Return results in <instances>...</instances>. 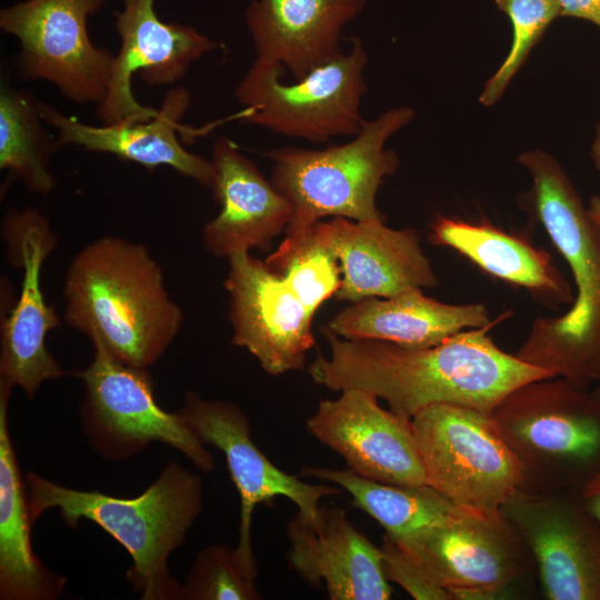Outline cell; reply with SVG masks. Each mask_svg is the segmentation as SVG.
<instances>
[{
    "mask_svg": "<svg viewBox=\"0 0 600 600\" xmlns=\"http://www.w3.org/2000/svg\"><path fill=\"white\" fill-rule=\"evenodd\" d=\"M63 296L71 328L137 368L166 352L183 320L148 248L120 237L96 239L74 256Z\"/></svg>",
    "mask_w": 600,
    "mask_h": 600,
    "instance_id": "3",
    "label": "cell"
},
{
    "mask_svg": "<svg viewBox=\"0 0 600 600\" xmlns=\"http://www.w3.org/2000/svg\"><path fill=\"white\" fill-rule=\"evenodd\" d=\"M518 162L531 178L528 209L570 267L577 297L557 318H539L516 356L586 389L600 370V227L559 161L542 150Z\"/></svg>",
    "mask_w": 600,
    "mask_h": 600,
    "instance_id": "2",
    "label": "cell"
},
{
    "mask_svg": "<svg viewBox=\"0 0 600 600\" xmlns=\"http://www.w3.org/2000/svg\"><path fill=\"white\" fill-rule=\"evenodd\" d=\"M91 363L76 376L82 379L83 430L103 458L122 460L160 442L184 454L204 473L214 470V459L182 417L163 410L156 401L147 368L116 359L100 342H92Z\"/></svg>",
    "mask_w": 600,
    "mask_h": 600,
    "instance_id": "10",
    "label": "cell"
},
{
    "mask_svg": "<svg viewBox=\"0 0 600 600\" xmlns=\"http://www.w3.org/2000/svg\"><path fill=\"white\" fill-rule=\"evenodd\" d=\"M491 417L530 491H577L600 470V402L561 377L523 383Z\"/></svg>",
    "mask_w": 600,
    "mask_h": 600,
    "instance_id": "7",
    "label": "cell"
},
{
    "mask_svg": "<svg viewBox=\"0 0 600 600\" xmlns=\"http://www.w3.org/2000/svg\"><path fill=\"white\" fill-rule=\"evenodd\" d=\"M528 547L548 600H600V520L577 491L518 489L500 509Z\"/></svg>",
    "mask_w": 600,
    "mask_h": 600,
    "instance_id": "12",
    "label": "cell"
},
{
    "mask_svg": "<svg viewBox=\"0 0 600 600\" xmlns=\"http://www.w3.org/2000/svg\"><path fill=\"white\" fill-rule=\"evenodd\" d=\"M496 6L510 19L512 41L507 57L486 82L479 98L487 107L500 99L532 48L540 41L552 21L560 17L557 0H496Z\"/></svg>",
    "mask_w": 600,
    "mask_h": 600,
    "instance_id": "30",
    "label": "cell"
},
{
    "mask_svg": "<svg viewBox=\"0 0 600 600\" xmlns=\"http://www.w3.org/2000/svg\"><path fill=\"white\" fill-rule=\"evenodd\" d=\"M318 403L307 431L338 453L353 473L383 483L427 484L411 419L379 406L357 388Z\"/></svg>",
    "mask_w": 600,
    "mask_h": 600,
    "instance_id": "16",
    "label": "cell"
},
{
    "mask_svg": "<svg viewBox=\"0 0 600 600\" xmlns=\"http://www.w3.org/2000/svg\"><path fill=\"white\" fill-rule=\"evenodd\" d=\"M492 326L461 331L428 348L342 340L323 331L330 356L318 354L309 374L332 391L366 390L409 419L434 404L491 412L517 387L552 378L548 371L502 351L488 333Z\"/></svg>",
    "mask_w": 600,
    "mask_h": 600,
    "instance_id": "1",
    "label": "cell"
},
{
    "mask_svg": "<svg viewBox=\"0 0 600 600\" xmlns=\"http://www.w3.org/2000/svg\"><path fill=\"white\" fill-rule=\"evenodd\" d=\"M10 391L0 384V599L52 600L61 596L67 579L46 568L31 547L27 487L8 429Z\"/></svg>",
    "mask_w": 600,
    "mask_h": 600,
    "instance_id": "25",
    "label": "cell"
},
{
    "mask_svg": "<svg viewBox=\"0 0 600 600\" xmlns=\"http://www.w3.org/2000/svg\"><path fill=\"white\" fill-rule=\"evenodd\" d=\"M584 506L600 520V470L581 488Z\"/></svg>",
    "mask_w": 600,
    "mask_h": 600,
    "instance_id": "32",
    "label": "cell"
},
{
    "mask_svg": "<svg viewBox=\"0 0 600 600\" xmlns=\"http://www.w3.org/2000/svg\"><path fill=\"white\" fill-rule=\"evenodd\" d=\"M350 42L349 51L292 83L282 81L281 64L256 57L234 91L244 107L240 121L314 144L356 136L364 120L368 54L360 39Z\"/></svg>",
    "mask_w": 600,
    "mask_h": 600,
    "instance_id": "8",
    "label": "cell"
},
{
    "mask_svg": "<svg viewBox=\"0 0 600 600\" xmlns=\"http://www.w3.org/2000/svg\"><path fill=\"white\" fill-rule=\"evenodd\" d=\"M44 124L39 101L31 93L1 84L0 169L20 178L36 194H48L56 188L50 166L58 146Z\"/></svg>",
    "mask_w": 600,
    "mask_h": 600,
    "instance_id": "27",
    "label": "cell"
},
{
    "mask_svg": "<svg viewBox=\"0 0 600 600\" xmlns=\"http://www.w3.org/2000/svg\"><path fill=\"white\" fill-rule=\"evenodd\" d=\"M591 392L594 396V398L600 402V370L593 383V388L591 389Z\"/></svg>",
    "mask_w": 600,
    "mask_h": 600,
    "instance_id": "35",
    "label": "cell"
},
{
    "mask_svg": "<svg viewBox=\"0 0 600 600\" xmlns=\"http://www.w3.org/2000/svg\"><path fill=\"white\" fill-rule=\"evenodd\" d=\"M430 241L456 250L488 274L526 289L548 307L571 306L574 300L569 282L546 250L490 223L438 217L431 224Z\"/></svg>",
    "mask_w": 600,
    "mask_h": 600,
    "instance_id": "24",
    "label": "cell"
},
{
    "mask_svg": "<svg viewBox=\"0 0 600 600\" xmlns=\"http://www.w3.org/2000/svg\"><path fill=\"white\" fill-rule=\"evenodd\" d=\"M26 487L32 523L49 509H58L69 527H77L81 519L94 522L130 554L133 563L127 579L141 599H181L182 584L171 576L168 558L202 511L198 473L170 462L134 498L67 488L34 472L27 474Z\"/></svg>",
    "mask_w": 600,
    "mask_h": 600,
    "instance_id": "4",
    "label": "cell"
},
{
    "mask_svg": "<svg viewBox=\"0 0 600 600\" xmlns=\"http://www.w3.org/2000/svg\"><path fill=\"white\" fill-rule=\"evenodd\" d=\"M266 266L286 279L314 311L340 288V264L311 227L300 237H286Z\"/></svg>",
    "mask_w": 600,
    "mask_h": 600,
    "instance_id": "28",
    "label": "cell"
},
{
    "mask_svg": "<svg viewBox=\"0 0 600 600\" xmlns=\"http://www.w3.org/2000/svg\"><path fill=\"white\" fill-rule=\"evenodd\" d=\"M382 568L418 600L497 599L536 569L501 510L461 508L403 536L383 534Z\"/></svg>",
    "mask_w": 600,
    "mask_h": 600,
    "instance_id": "5",
    "label": "cell"
},
{
    "mask_svg": "<svg viewBox=\"0 0 600 600\" xmlns=\"http://www.w3.org/2000/svg\"><path fill=\"white\" fill-rule=\"evenodd\" d=\"M367 0H253L246 26L256 57L274 61L293 81L343 51V27L364 9Z\"/></svg>",
    "mask_w": 600,
    "mask_h": 600,
    "instance_id": "22",
    "label": "cell"
},
{
    "mask_svg": "<svg viewBox=\"0 0 600 600\" xmlns=\"http://www.w3.org/2000/svg\"><path fill=\"white\" fill-rule=\"evenodd\" d=\"M591 159L594 168L600 173V122L597 124L596 134L591 147Z\"/></svg>",
    "mask_w": 600,
    "mask_h": 600,
    "instance_id": "33",
    "label": "cell"
},
{
    "mask_svg": "<svg viewBox=\"0 0 600 600\" xmlns=\"http://www.w3.org/2000/svg\"><path fill=\"white\" fill-rule=\"evenodd\" d=\"M560 17L587 20L600 28V0H557Z\"/></svg>",
    "mask_w": 600,
    "mask_h": 600,
    "instance_id": "31",
    "label": "cell"
},
{
    "mask_svg": "<svg viewBox=\"0 0 600 600\" xmlns=\"http://www.w3.org/2000/svg\"><path fill=\"white\" fill-rule=\"evenodd\" d=\"M108 0H24L0 10V28L19 42V74L44 80L76 103L104 99L114 57L93 44L88 18Z\"/></svg>",
    "mask_w": 600,
    "mask_h": 600,
    "instance_id": "11",
    "label": "cell"
},
{
    "mask_svg": "<svg viewBox=\"0 0 600 600\" xmlns=\"http://www.w3.org/2000/svg\"><path fill=\"white\" fill-rule=\"evenodd\" d=\"M178 413L204 444L219 449L226 457L240 497L237 548L244 553H254L251 523L258 504L271 506L277 497H284L298 510L313 516L322 498L340 492L337 486L308 483L274 466L251 440L246 413L231 401L206 400L190 391Z\"/></svg>",
    "mask_w": 600,
    "mask_h": 600,
    "instance_id": "17",
    "label": "cell"
},
{
    "mask_svg": "<svg viewBox=\"0 0 600 600\" xmlns=\"http://www.w3.org/2000/svg\"><path fill=\"white\" fill-rule=\"evenodd\" d=\"M300 474L331 482L347 491L353 507L364 511L392 536L408 534L461 509L429 484L378 482L348 468L303 467Z\"/></svg>",
    "mask_w": 600,
    "mask_h": 600,
    "instance_id": "26",
    "label": "cell"
},
{
    "mask_svg": "<svg viewBox=\"0 0 600 600\" xmlns=\"http://www.w3.org/2000/svg\"><path fill=\"white\" fill-rule=\"evenodd\" d=\"M588 211L591 219L600 227V196H592L589 200Z\"/></svg>",
    "mask_w": 600,
    "mask_h": 600,
    "instance_id": "34",
    "label": "cell"
},
{
    "mask_svg": "<svg viewBox=\"0 0 600 600\" xmlns=\"http://www.w3.org/2000/svg\"><path fill=\"white\" fill-rule=\"evenodd\" d=\"M413 117L409 107L391 108L363 120L346 143L324 149L286 146L267 152L270 181L293 209L287 237H300L329 216L384 221L376 196L384 178L399 167L398 154L386 143Z\"/></svg>",
    "mask_w": 600,
    "mask_h": 600,
    "instance_id": "6",
    "label": "cell"
},
{
    "mask_svg": "<svg viewBox=\"0 0 600 600\" xmlns=\"http://www.w3.org/2000/svg\"><path fill=\"white\" fill-rule=\"evenodd\" d=\"M340 264L343 276L336 299L357 302L389 298L438 284L420 236L411 228L391 229L382 220L350 221L334 217L312 226Z\"/></svg>",
    "mask_w": 600,
    "mask_h": 600,
    "instance_id": "19",
    "label": "cell"
},
{
    "mask_svg": "<svg viewBox=\"0 0 600 600\" xmlns=\"http://www.w3.org/2000/svg\"><path fill=\"white\" fill-rule=\"evenodd\" d=\"M190 100L191 94L186 88H172L164 94L154 118L101 126L83 123L40 101L39 111L43 121L58 132V148L76 146L86 151L111 153L148 170L167 166L211 188V160L188 151L178 138L179 132L189 131L179 121L187 112Z\"/></svg>",
    "mask_w": 600,
    "mask_h": 600,
    "instance_id": "20",
    "label": "cell"
},
{
    "mask_svg": "<svg viewBox=\"0 0 600 600\" xmlns=\"http://www.w3.org/2000/svg\"><path fill=\"white\" fill-rule=\"evenodd\" d=\"M287 561L312 587H324L331 600H388L392 589L384 576L380 548L339 507L300 510L290 519Z\"/></svg>",
    "mask_w": 600,
    "mask_h": 600,
    "instance_id": "18",
    "label": "cell"
},
{
    "mask_svg": "<svg viewBox=\"0 0 600 600\" xmlns=\"http://www.w3.org/2000/svg\"><path fill=\"white\" fill-rule=\"evenodd\" d=\"M232 343L246 348L271 376L303 370L314 344L312 310L281 276L249 251L229 258Z\"/></svg>",
    "mask_w": 600,
    "mask_h": 600,
    "instance_id": "15",
    "label": "cell"
},
{
    "mask_svg": "<svg viewBox=\"0 0 600 600\" xmlns=\"http://www.w3.org/2000/svg\"><path fill=\"white\" fill-rule=\"evenodd\" d=\"M482 303L449 304L421 289L353 302L323 328L347 340H381L407 348H428L464 331L496 324Z\"/></svg>",
    "mask_w": 600,
    "mask_h": 600,
    "instance_id": "23",
    "label": "cell"
},
{
    "mask_svg": "<svg viewBox=\"0 0 600 600\" xmlns=\"http://www.w3.org/2000/svg\"><path fill=\"white\" fill-rule=\"evenodd\" d=\"M3 236L12 266L23 268V280L19 299L1 324L0 383L19 387L31 399L43 382L64 373L46 347L47 333L60 326V319L46 302L40 282L42 263L57 240L48 220L31 208L8 210Z\"/></svg>",
    "mask_w": 600,
    "mask_h": 600,
    "instance_id": "13",
    "label": "cell"
},
{
    "mask_svg": "<svg viewBox=\"0 0 600 600\" xmlns=\"http://www.w3.org/2000/svg\"><path fill=\"white\" fill-rule=\"evenodd\" d=\"M254 553L212 544L200 550L181 587L182 600H259Z\"/></svg>",
    "mask_w": 600,
    "mask_h": 600,
    "instance_id": "29",
    "label": "cell"
},
{
    "mask_svg": "<svg viewBox=\"0 0 600 600\" xmlns=\"http://www.w3.org/2000/svg\"><path fill=\"white\" fill-rule=\"evenodd\" d=\"M116 11L114 28L120 49L114 57L108 92L97 106L102 124L123 120L144 121L159 109L140 104L131 89L136 72L149 86H169L182 79L190 66L220 43L197 29L161 20L156 0H121Z\"/></svg>",
    "mask_w": 600,
    "mask_h": 600,
    "instance_id": "14",
    "label": "cell"
},
{
    "mask_svg": "<svg viewBox=\"0 0 600 600\" xmlns=\"http://www.w3.org/2000/svg\"><path fill=\"white\" fill-rule=\"evenodd\" d=\"M211 162L210 189L220 211L203 227L204 248L216 257L227 258L252 248L269 249L271 240L287 229L292 218L291 203L230 139L214 140Z\"/></svg>",
    "mask_w": 600,
    "mask_h": 600,
    "instance_id": "21",
    "label": "cell"
},
{
    "mask_svg": "<svg viewBox=\"0 0 600 600\" xmlns=\"http://www.w3.org/2000/svg\"><path fill=\"white\" fill-rule=\"evenodd\" d=\"M411 424L427 484L456 506L497 511L520 489L522 467L491 412L434 404Z\"/></svg>",
    "mask_w": 600,
    "mask_h": 600,
    "instance_id": "9",
    "label": "cell"
}]
</instances>
